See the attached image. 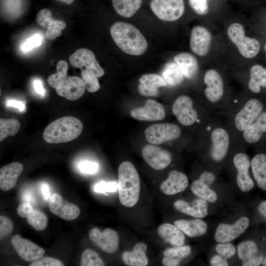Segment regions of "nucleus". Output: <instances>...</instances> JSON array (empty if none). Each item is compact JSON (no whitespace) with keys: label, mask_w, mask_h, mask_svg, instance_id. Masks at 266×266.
I'll list each match as a JSON object with an SVG mask.
<instances>
[{"label":"nucleus","mask_w":266,"mask_h":266,"mask_svg":"<svg viewBox=\"0 0 266 266\" xmlns=\"http://www.w3.org/2000/svg\"><path fill=\"white\" fill-rule=\"evenodd\" d=\"M111 36L117 46L124 52L134 56L144 54L147 42L140 32L133 25L117 22L110 29Z\"/></svg>","instance_id":"f257e3e1"},{"label":"nucleus","mask_w":266,"mask_h":266,"mask_svg":"<svg viewBox=\"0 0 266 266\" xmlns=\"http://www.w3.org/2000/svg\"><path fill=\"white\" fill-rule=\"evenodd\" d=\"M117 190L120 203L131 207L137 202L140 193V180L138 172L130 162L125 161L118 170Z\"/></svg>","instance_id":"f03ea898"},{"label":"nucleus","mask_w":266,"mask_h":266,"mask_svg":"<svg viewBox=\"0 0 266 266\" xmlns=\"http://www.w3.org/2000/svg\"><path fill=\"white\" fill-rule=\"evenodd\" d=\"M83 130V124L73 116L60 117L49 124L44 129L43 137L49 143H61L77 138Z\"/></svg>","instance_id":"7ed1b4c3"},{"label":"nucleus","mask_w":266,"mask_h":266,"mask_svg":"<svg viewBox=\"0 0 266 266\" xmlns=\"http://www.w3.org/2000/svg\"><path fill=\"white\" fill-rule=\"evenodd\" d=\"M67 71L59 69L47 78L50 87L57 94L69 100H76L83 96L85 88L81 78L75 76H67Z\"/></svg>","instance_id":"20e7f679"},{"label":"nucleus","mask_w":266,"mask_h":266,"mask_svg":"<svg viewBox=\"0 0 266 266\" xmlns=\"http://www.w3.org/2000/svg\"><path fill=\"white\" fill-rule=\"evenodd\" d=\"M227 34L243 57L251 59L259 53L260 50L259 41L254 38L246 36L241 24L238 23L231 24L227 30Z\"/></svg>","instance_id":"39448f33"},{"label":"nucleus","mask_w":266,"mask_h":266,"mask_svg":"<svg viewBox=\"0 0 266 266\" xmlns=\"http://www.w3.org/2000/svg\"><path fill=\"white\" fill-rule=\"evenodd\" d=\"M150 5L155 15L165 21H176L184 12L183 0H152Z\"/></svg>","instance_id":"423d86ee"},{"label":"nucleus","mask_w":266,"mask_h":266,"mask_svg":"<svg viewBox=\"0 0 266 266\" xmlns=\"http://www.w3.org/2000/svg\"><path fill=\"white\" fill-rule=\"evenodd\" d=\"M181 134L179 127L171 123H159L151 125L144 132L146 140L158 145L177 138Z\"/></svg>","instance_id":"0eeeda50"},{"label":"nucleus","mask_w":266,"mask_h":266,"mask_svg":"<svg viewBox=\"0 0 266 266\" xmlns=\"http://www.w3.org/2000/svg\"><path fill=\"white\" fill-rule=\"evenodd\" d=\"M71 65L75 68L88 70L93 72L97 77L104 74V71L100 66L94 53L89 49L80 48L77 50L69 57Z\"/></svg>","instance_id":"6e6552de"},{"label":"nucleus","mask_w":266,"mask_h":266,"mask_svg":"<svg viewBox=\"0 0 266 266\" xmlns=\"http://www.w3.org/2000/svg\"><path fill=\"white\" fill-rule=\"evenodd\" d=\"M172 112L179 122L184 126H191L198 120L197 112L193 107V101L186 95L178 97L173 102Z\"/></svg>","instance_id":"1a4fd4ad"},{"label":"nucleus","mask_w":266,"mask_h":266,"mask_svg":"<svg viewBox=\"0 0 266 266\" xmlns=\"http://www.w3.org/2000/svg\"><path fill=\"white\" fill-rule=\"evenodd\" d=\"M89 238L102 251L107 253H114L118 249L119 236L117 233L111 229L106 228L100 231L98 228H93L89 233Z\"/></svg>","instance_id":"9d476101"},{"label":"nucleus","mask_w":266,"mask_h":266,"mask_svg":"<svg viewBox=\"0 0 266 266\" xmlns=\"http://www.w3.org/2000/svg\"><path fill=\"white\" fill-rule=\"evenodd\" d=\"M263 109V105L259 100L252 99L247 101L235 117L236 129L241 132L245 131L257 119Z\"/></svg>","instance_id":"9b49d317"},{"label":"nucleus","mask_w":266,"mask_h":266,"mask_svg":"<svg viewBox=\"0 0 266 266\" xmlns=\"http://www.w3.org/2000/svg\"><path fill=\"white\" fill-rule=\"evenodd\" d=\"M249 219L242 216L233 224H220L215 232L214 238L218 243L229 242L236 239L248 228Z\"/></svg>","instance_id":"f8f14e48"},{"label":"nucleus","mask_w":266,"mask_h":266,"mask_svg":"<svg viewBox=\"0 0 266 266\" xmlns=\"http://www.w3.org/2000/svg\"><path fill=\"white\" fill-rule=\"evenodd\" d=\"M141 152L144 161L154 169H164L171 162V155L170 153L155 144L145 145Z\"/></svg>","instance_id":"ddd939ff"},{"label":"nucleus","mask_w":266,"mask_h":266,"mask_svg":"<svg viewBox=\"0 0 266 266\" xmlns=\"http://www.w3.org/2000/svg\"><path fill=\"white\" fill-rule=\"evenodd\" d=\"M49 208L50 211L65 220H72L80 215L79 207L64 199L59 194H53L49 199Z\"/></svg>","instance_id":"4468645a"},{"label":"nucleus","mask_w":266,"mask_h":266,"mask_svg":"<svg viewBox=\"0 0 266 266\" xmlns=\"http://www.w3.org/2000/svg\"><path fill=\"white\" fill-rule=\"evenodd\" d=\"M233 163L237 172L236 183L239 189L243 192H249L254 184L249 173L251 165L249 157L244 153H237L233 157Z\"/></svg>","instance_id":"2eb2a0df"},{"label":"nucleus","mask_w":266,"mask_h":266,"mask_svg":"<svg viewBox=\"0 0 266 266\" xmlns=\"http://www.w3.org/2000/svg\"><path fill=\"white\" fill-rule=\"evenodd\" d=\"M11 243L19 256L27 262L38 260L43 257L45 253L42 248L18 234L12 237Z\"/></svg>","instance_id":"dca6fc26"},{"label":"nucleus","mask_w":266,"mask_h":266,"mask_svg":"<svg viewBox=\"0 0 266 266\" xmlns=\"http://www.w3.org/2000/svg\"><path fill=\"white\" fill-rule=\"evenodd\" d=\"M130 115L134 119L142 121H154L164 119L166 116L163 105L157 101L147 100L144 106L133 109Z\"/></svg>","instance_id":"f3484780"},{"label":"nucleus","mask_w":266,"mask_h":266,"mask_svg":"<svg viewBox=\"0 0 266 266\" xmlns=\"http://www.w3.org/2000/svg\"><path fill=\"white\" fill-rule=\"evenodd\" d=\"M211 158L215 162L222 161L226 156L230 145V136L224 129L217 128L211 133Z\"/></svg>","instance_id":"a211bd4d"},{"label":"nucleus","mask_w":266,"mask_h":266,"mask_svg":"<svg viewBox=\"0 0 266 266\" xmlns=\"http://www.w3.org/2000/svg\"><path fill=\"white\" fill-rule=\"evenodd\" d=\"M203 81L206 85L204 91L206 99L212 103L220 100L224 94V83L218 72L213 69L207 70Z\"/></svg>","instance_id":"6ab92c4d"},{"label":"nucleus","mask_w":266,"mask_h":266,"mask_svg":"<svg viewBox=\"0 0 266 266\" xmlns=\"http://www.w3.org/2000/svg\"><path fill=\"white\" fill-rule=\"evenodd\" d=\"M36 20L38 25L46 29V37L54 40L62 35V31L66 27V23L61 20L52 18L51 11L48 9H42L37 14Z\"/></svg>","instance_id":"aec40b11"},{"label":"nucleus","mask_w":266,"mask_h":266,"mask_svg":"<svg viewBox=\"0 0 266 266\" xmlns=\"http://www.w3.org/2000/svg\"><path fill=\"white\" fill-rule=\"evenodd\" d=\"M211 40V34L205 27L196 26L192 29L190 46L192 51L197 55L203 56L208 53Z\"/></svg>","instance_id":"412c9836"},{"label":"nucleus","mask_w":266,"mask_h":266,"mask_svg":"<svg viewBox=\"0 0 266 266\" xmlns=\"http://www.w3.org/2000/svg\"><path fill=\"white\" fill-rule=\"evenodd\" d=\"M175 209L184 214L196 218H202L208 215L207 201L201 198H197L191 202L179 200L173 203Z\"/></svg>","instance_id":"4be33fe9"},{"label":"nucleus","mask_w":266,"mask_h":266,"mask_svg":"<svg viewBox=\"0 0 266 266\" xmlns=\"http://www.w3.org/2000/svg\"><path fill=\"white\" fill-rule=\"evenodd\" d=\"M188 186V179L183 173L172 170L167 178L160 185L161 191L165 194L171 196L185 190Z\"/></svg>","instance_id":"5701e85b"},{"label":"nucleus","mask_w":266,"mask_h":266,"mask_svg":"<svg viewBox=\"0 0 266 266\" xmlns=\"http://www.w3.org/2000/svg\"><path fill=\"white\" fill-rule=\"evenodd\" d=\"M137 91L139 94L146 97L156 96L159 94L158 88L167 85L162 76L155 73H147L139 79Z\"/></svg>","instance_id":"b1692460"},{"label":"nucleus","mask_w":266,"mask_h":266,"mask_svg":"<svg viewBox=\"0 0 266 266\" xmlns=\"http://www.w3.org/2000/svg\"><path fill=\"white\" fill-rule=\"evenodd\" d=\"M23 169V165L17 162L1 167L0 169V189L7 191L14 188Z\"/></svg>","instance_id":"393cba45"},{"label":"nucleus","mask_w":266,"mask_h":266,"mask_svg":"<svg viewBox=\"0 0 266 266\" xmlns=\"http://www.w3.org/2000/svg\"><path fill=\"white\" fill-rule=\"evenodd\" d=\"M174 225L184 234L190 237H195L204 235L207 229L205 222L197 218L192 220H177Z\"/></svg>","instance_id":"a878e982"},{"label":"nucleus","mask_w":266,"mask_h":266,"mask_svg":"<svg viewBox=\"0 0 266 266\" xmlns=\"http://www.w3.org/2000/svg\"><path fill=\"white\" fill-rule=\"evenodd\" d=\"M147 245L143 242L136 243L132 251L123 252L122 259L124 263L129 266H146L148 259L146 255Z\"/></svg>","instance_id":"bb28decb"},{"label":"nucleus","mask_w":266,"mask_h":266,"mask_svg":"<svg viewBox=\"0 0 266 266\" xmlns=\"http://www.w3.org/2000/svg\"><path fill=\"white\" fill-rule=\"evenodd\" d=\"M158 233L166 242L173 246H182L185 243L184 233L175 225L169 223L161 224L158 228Z\"/></svg>","instance_id":"cd10ccee"},{"label":"nucleus","mask_w":266,"mask_h":266,"mask_svg":"<svg viewBox=\"0 0 266 266\" xmlns=\"http://www.w3.org/2000/svg\"><path fill=\"white\" fill-rule=\"evenodd\" d=\"M174 62L178 66L184 77L193 78L198 70V62L195 56L189 53L182 52L174 57Z\"/></svg>","instance_id":"c85d7f7f"},{"label":"nucleus","mask_w":266,"mask_h":266,"mask_svg":"<svg viewBox=\"0 0 266 266\" xmlns=\"http://www.w3.org/2000/svg\"><path fill=\"white\" fill-rule=\"evenodd\" d=\"M266 132V111L262 112L257 119L245 131L243 137L249 143L257 142Z\"/></svg>","instance_id":"c756f323"},{"label":"nucleus","mask_w":266,"mask_h":266,"mask_svg":"<svg viewBox=\"0 0 266 266\" xmlns=\"http://www.w3.org/2000/svg\"><path fill=\"white\" fill-rule=\"evenodd\" d=\"M251 166L258 187L266 190V155L260 153L255 156L251 162Z\"/></svg>","instance_id":"7c9ffc66"},{"label":"nucleus","mask_w":266,"mask_h":266,"mask_svg":"<svg viewBox=\"0 0 266 266\" xmlns=\"http://www.w3.org/2000/svg\"><path fill=\"white\" fill-rule=\"evenodd\" d=\"M248 86L254 93H259L261 87L266 88V68L258 64L253 65L250 70Z\"/></svg>","instance_id":"2f4dec72"},{"label":"nucleus","mask_w":266,"mask_h":266,"mask_svg":"<svg viewBox=\"0 0 266 266\" xmlns=\"http://www.w3.org/2000/svg\"><path fill=\"white\" fill-rule=\"evenodd\" d=\"M113 6L120 16L130 18L139 9L142 0H112Z\"/></svg>","instance_id":"473e14b6"},{"label":"nucleus","mask_w":266,"mask_h":266,"mask_svg":"<svg viewBox=\"0 0 266 266\" xmlns=\"http://www.w3.org/2000/svg\"><path fill=\"white\" fill-rule=\"evenodd\" d=\"M162 77L166 84L170 86H176L182 82L184 76L175 62L167 63L162 71Z\"/></svg>","instance_id":"72a5a7b5"},{"label":"nucleus","mask_w":266,"mask_h":266,"mask_svg":"<svg viewBox=\"0 0 266 266\" xmlns=\"http://www.w3.org/2000/svg\"><path fill=\"white\" fill-rule=\"evenodd\" d=\"M191 190L198 197L211 203L215 202L218 199L216 193L200 179H197L193 182L191 185Z\"/></svg>","instance_id":"f704fd0d"},{"label":"nucleus","mask_w":266,"mask_h":266,"mask_svg":"<svg viewBox=\"0 0 266 266\" xmlns=\"http://www.w3.org/2000/svg\"><path fill=\"white\" fill-rule=\"evenodd\" d=\"M28 223L34 229L40 231L44 230L48 223L47 216L39 210L32 206L26 214Z\"/></svg>","instance_id":"c9c22d12"},{"label":"nucleus","mask_w":266,"mask_h":266,"mask_svg":"<svg viewBox=\"0 0 266 266\" xmlns=\"http://www.w3.org/2000/svg\"><path fill=\"white\" fill-rule=\"evenodd\" d=\"M20 128V122L14 119H0V141L8 136H14Z\"/></svg>","instance_id":"e433bc0d"},{"label":"nucleus","mask_w":266,"mask_h":266,"mask_svg":"<svg viewBox=\"0 0 266 266\" xmlns=\"http://www.w3.org/2000/svg\"><path fill=\"white\" fill-rule=\"evenodd\" d=\"M238 258L242 261L259 255L256 243L252 240H246L240 243L237 248Z\"/></svg>","instance_id":"4c0bfd02"},{"label":"nucleus","mask_w":266,"mask_h":266,"mask_svg":"<svg viewBox=\"0 0 266 266\" xmlns=\"http://www.w3.org/2000/svg\"><path fill=\"white\" fill-rule=\"evenodd\" d=\"M80 265L81 266H105V263L96 251L88 248L82 253Z\"/></svg>","instance_id":"58836bf2"},{"label":"nucleus","mask_w":266,"mask_h":266,"mask_svg":"<svg viewBox=\"0 0 266 266\" xmlns=\"http://www.w3.org/2000/svg\"><path fill=\"white\" fill-rule=\"evenodd\" d=\"M81 79L85 89L90 93H94L100 88L97 77L91 71L82 69L81 72Z\"/></svg>","instance_id":"ea45409f"},{"label":"nucleus","mask_w":266,"mask_h":266,"mask_svg":"<svg viewBox=\"0 0 266 266\" xmlns=\"http://www.w3.org/2000/svg\"><path fill=\"white\" fill-rule=\"evenodd\" d=\"M191 253V248L188 245L174 246L165 249L163 252L165 257L179 260L188 257Z\"/></svg>","instance_id":"a19ab883"},{"label":"nucleus","mask_w":266,"mask_h":266,"mask_svg":"<svg viewBox=\"0 0 266 266\" xmlns=\"http://www.w3.org/2000/svg\"><path fill=\"white\" fill-rule=\"evenodd\" d=\"M215 249L220 255L226 259L233 257L236 251L235 246L230 242L219 243L216 245Z\"/></svg>","instance_id":"79ce46f5"},{"label":"nucleus","mask_w":266,"mask_h":266,"mask_svg":"<svg viewBox=\"0 0 266 266\" xmlns=\"http://www.w3.org/2000/svg\"><path fill=\"white\" fill-rule=\"evenodd\" d=\"M191 7L198 15H206L209 11L207 0H189Z\"/></svg>","instance_id":"37998d69"},{"label":"nucleus","mask_w":266,"mask_h":266,"mask_svg":"<svg viewBox=\"0 0 266 266\" xmlns=\"http://www.w3.org/2000/svg\"><path fill=\"white\" fill-rule=\"evenodd\" d=\"M94 190L97 193L104 194L115 192L117 190V183L114 181L106 182L100 181L95 185Z\"/></svg>","instance_id":"c03bdc74"},{"label":"nucleus","mask_w":266,"mask_h":266,"mask_svg":"<svg viewBox=\"0 0 266 266\" xmlns=\"http://www.w3.org/2000/svg\"><path fill=\"white\" fill-rule=\"evenodd\" d=\"M14 229L13 222L7 217L0 216V239L10 234Z\"/></svg>","instance_id":"a18cd8bd"},{"label":"nucleus","mask_w":266,"mask_h":266,"mask_svg":"<svg viewBox=\"0 0 266 266\" xmlns=\"http://www.w3.org/2000/svg\"><path fill=\"white\" fill-rule=\"evenodd\" d=\"M42 37L39 34H35L29 38L21 46V49L24 52L29 51L35 47L41 45Z\"/></svg>","instance_id":"49530a36"},{"label":"nucleus","mask_w":266,"mask_h":266,"mask_svg":"<svg viewBox=\"0 0 266 266\" xmlns=\"http://www.w3.org/2000/svg\"><path fill=\"white\" fill-rule=\"evenodd\" d=\"M30 266H63V263L58 259L49 257H41L31 263Z\"/></svg>","instance_id":"de8ad7c7"},{"label":"nucleus","mask_w":266,"mask_h":266,"mask_svg":"<svg viewBox=\"0 0 266 266\" xmlns=\"http://www.w3.org/2000/svg\"><path fill=\"white\" fill-rule=\"evenodd\" d=\"M79 168L83 173L92 174L97 172L99 165L91 161H83L79 164Z\"/></svg>","instance_id":"09e8293b"},{"label":"nucleus","mask_w":266,"mask_h":266,"mask_svg":"<svg viewBox=\"0 0 266 266\" xmlns=\"http://www.w3.org/2000/svg\"><path fill=\"white\" fill-rule=\"evenodd\" d=\"M263 256L259 254L256 256L252 257L248 260L243 261V266H258L262 264L263 261Z\"/></svg>","instance_id":"8fccbe9b"},{"label":"nucleus","mask_w":266,"mask_h":266,"mask_svg":"<svg viewBox=\"0 0 266 266\" xmlns=\"http://www.w3.org/2000/svg\"><path fill=\"white\" fill-rule=\"evenodd\" d=\"M199 179L209 186L214 182L215 176L212 172L204 171L201 173Z\"/></svg>","instance_id":"3c124183"},{"label":"nucleus","mask_w":266,"mask_h":266,"mask_svg":"<svg viewBox=\"0 0 266 266\" xmlns=\"http://www.w3.org/2000/svg\"><path fill=\"white\" fill-rule=\"evenodd\" d=\"M211 266H228L229 263L221 255H214L213 256L210 261Z\"/></svg>","instance_id":"603ef678"},{"label":"nucleus","mask_w":266,"mask_h":266,"mask_svg":"<svg viewBox=\"0 0 266 266\" xmlns=\"http://www.w3.org/2000/svg\"><path fill=\"white\" fill-rule=\"evenodd\" d=\"M6 104L7 106L17 108L20 111H23L25 109V104L23 101L16 100H10L6 101Z\"/></svg>","instance_id":"864d4df0"},{"label":"nucleus","mask_w":266,"mask_h":266,"mask_svg":"<svg viewBox=\"0 0 266 266\" xmlns=\"http://www.w3.org/2000/svg\"><path fill=\"white\" fill-rule=\"evenodd\" d=\"M33 86L36 93L42 96H45V91L40 80L38 79H35L33 81Z\"/></svg>","instance_id":"5fc2aeb1"},{"label":"nucleus","mask_w":266,"mask_h":266,"mask_svg":"<svg viewBox=\"0 0 266 266\" xmlns=\"http://www.w3.org/2000/svg\"><path fill=\"white\" fill-rule=\"evenodd\" d=\"M162 263L165 266H176L179 265L180 260L164 256Z\"/></svg>","instance_id":"6e6d98bb"},{"label":"nucleus","mask_w":266,"mask_h":266,"mask_svg":"<svg viewBox=\"0 0 266 266\" xmlns=\"http://www.w3.org/2000/svg\"><path fill=\"white\" fill-rule=\"evenodd\" d=\"M258 210L260 214L266 219V200L259 204Z\"/></svg>","instance_id":"4d7b16f0"},{"label":"nucleus","mask_w":266,"mask_h":266,"mask_svg":"<svg viewBox=\"0 0 266 266\" xmlns=\"http://www.w3.org/2000/svg\"><path fill=\"white\" fill-rule=\"evenodd\" d=\"M42 193L45 198L48 199L50 197V193L49 192V187L46 184H43L42 186Z\"/></svg>","instance_id":"13d9d810"},{"label":"nucleus","mask_w":266,"mask_h":266,"mask_svg":"<svg viewBox=\"0 0 266 266\" xmlns=\"http://www.w3.org/2000/svg\"><path fill=\"white\" fill-rule=\"evenodd\" d=\"M57 0L64 2L65 3H66L67 4H71V3H73L74 0Z\"/></svg>","instance_id":"bf43d9fd"},{"label":"nucleus","mask_w":266,"mask_h":266,"mask_svg":"<svg viewBox=\"0 0 266 266\" xmlns=\"http://www.w3.org/2000/svg\"><path fill=\"white\" fill-rule=\"evenodd\" d=\"M262 264L264 266H266V256L263 259Z\"/></svg>","instance_id":"052dcab7"},{"label":"nucleus","mask_w":266,"mask_h":266,"mask_svg":"<svg viewBox=\"0 0 266 266\" xmlns=\"http://www.w3.org/2000/svg\"><path fill=\"white\" fill-rule=\"evenodd\" d=\"M264 48H265V51L266 52V44L265 45Z\"/></svg>","instance_id":"680f3d73"}]
</instances>
